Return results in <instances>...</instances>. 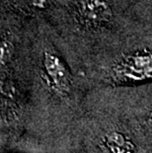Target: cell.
<instances>
[{
	"instance_id": "cell-1",
	"label": "cell",
	"mask_w": 152,
	"mask_h": 153,
	"mask_svg": "<svg viewBox=\"0 0 152 153\" xmlns=\"http://www.w3.org/2000/svg\"><path fill=\"white\" fill-rule=\"evenodd\" d=\"M76 18L87 28L97 29L112 20L111 0H73Z\"/></svg>"
},
{
	"instance_id": "cell-2",
	"label": "cell",
	"mask_w": 152,
	"mask_h": 153,
	"mask_svg": "<svg viewBox=\"0 0 152 153\" xmlns=\"http://www.w3.org/2000/svg\"><path fill=\"white\" fill-rule=\"evenodd\" d=\"M151 75V54L147 51L128 54L113 68L116 80H139Z\"/></svg>"
},
{
	"instance_id": "cell-3",
	"label": "cell",
	"mask_w": 152,
	"mask_h": 153,
	"mask_svg": "<svg viewBox=\"0 0 152 153\" xmlns=\"http://www.w3.org/2000/svg\"><path fill=\"white\" fill-rule=\"evenodd\" d=\"M43 64L47 76L54 87L59 90H64L68 87L70 82L69 72L59 55L51 51H46L44 53Z\"/></svg>"
}]
</instances>
